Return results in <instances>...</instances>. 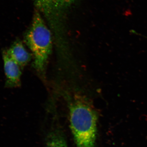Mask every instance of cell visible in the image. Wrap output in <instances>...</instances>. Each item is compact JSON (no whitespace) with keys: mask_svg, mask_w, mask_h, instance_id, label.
<instances>
[{"mask_svg":"<svg viewBox=\"0 0 147 147\" xmlns=\"http://www.w3.org/2000/svg\"><path fill=\"white\" fill-rule=\"evenodd\" d=\"M3 59L6 77L5 87L17 88L21 85V67L9 55L7 50H3Z\"/></svg>","mask_w":147,"mask_h":147,"instance_id":"cell-4","label":"cell"},{"mask_svg":"<svg viewBox=\"0 0 147 147\" xmlns=\"http://www.w3.org/2000/svg\"><path fill=\"white\" fill-rule=\"evenodd\" d=\"M25 41L34 56V67L44 76L48 59L52 52V36L41 13L35 9L31 25L25 36Z\"/></svg>","mask_w":147,"mask_h":147,"instance_id":"cell-2","label":"cell"},{"mask_svg":"<svg viewBox=\"0 0 147 147\" xmlns=\"http://www.w3.org/2000/svg\"><path fill=\"white\" fill-rule=\"evenodd\" d=\"M9 55L21 68L27 65L31 61L32 56L20 40H16L7 50Z\"/></svg>","mask_w":147,"mask_h":147,"instance_id":"cell-5","label":"cell"},{"mask_svg":"<svg viewBox=\"0 0 147 147\" xmlns=\"http://www.w3.org/2000/svg\"><path fill=\"white\" fill-rule=\"evenodd\" d=\"M46 141V147H68L63 134L59 129L50 131Z\"/></svg>","mask_w":147,"mask_h":147,"instance_id":"cell-6","label":"cell"},{"mask_svg":"<svg viewBox=\"0 0 147 147\" xmlns=\"http://www.w3.org/2000/svg\"><path fill=\"white\" fill-rule=\"evenodd\" d=\"M69 122L76 147H94L97 114L92 103L82 95L69 97Z\"/></svg>","mask_w":147,"mask_h":147,"instance_id":"cell-1","label":"cell"},{"mask_svg":"<svg viewBox=\"0 0 147 147\" xmlns=\"http://www.w3.org/2000/svg\"><path fill=\"white\" fill-rule=\"evenodd\" d=\"M56 36L63 34L65 20L77 0H33Z\"/></svg>","mask_w":147,"mask_h":147,"instance_id":"cell-3","label":"cell"}]
</instances>
